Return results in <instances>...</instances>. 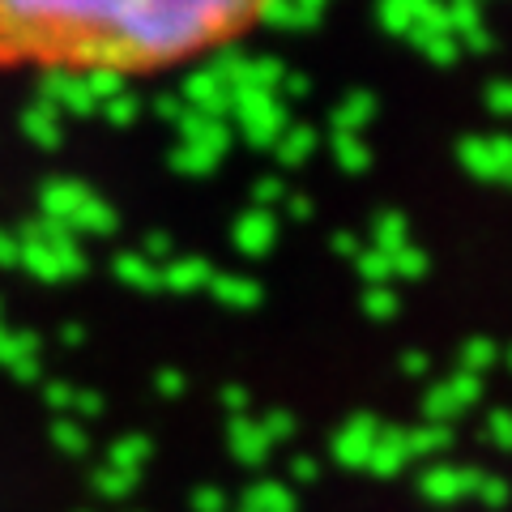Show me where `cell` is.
<instances>
[{"label": "cell", "mask_w": 512, "mask_h": 512, "mask_svg": "<svg viewBox=\"0 0 512 512\" xmlns=\"http://www.w3.org/2000/svg\"><path fill=\"white\" fill-rule=\"evenodd\" d=\"M265 0H0V73H163L235 47Z\"/></svg>", "instance_id": "6da1fadb"}, {"label": "cell", "mask_w": 512, "mask_h": 512, "mask_svg": "<svg viewBox=\"0 0 512 512\" xmlns=\"http://www.w3.org/2000/svg\"><path fill=\"white\" fill-rule=\"evenodd\" d=\"M231 116L244 128V137L256 150H274V141L291 128V107L274 90H235L231 94Z\"/></svg>", "instance_id": "7a4b0ae2"}, {"label": "cell", "mask_w": 512, "mask_h": 512, "mask_svg": "<svg viewBox=\"0 0 512 512\" xmlns=\"http://www.w3.org/2000/svg\"><path fill=\"white\" fill-rule=\"evenodd\" d=\"M457 163L470 180H483V184H504L508 171H512V146L504 133H487V137H461L457 146Z\"/></svg>", "instance_id": "3957f363"}, {"label": "cell", "mask_w": 512, "mask_h": 512, "mask_svg": "<svg viewBox=\"0 0 512 512\" xmlns=\"http://www.w3.org/2000/svg\"><path fill=\"white\" fill-rule=\"evenodd\" d=\"M35 103L52 107L56 116H64V111H69V116H94V111H99L82 73H39V99Z\"/></svg>", "instance_id": "277c9868"}, {"label": "cell", "mask_w": 512, "mask_h": 512, "mask_svg": "<svg viewBox=\"0 0 512 512\" xmlns=\"http://www.w3.org/2000/svg\"><path fill=\"white\" fill-rule=\"evenodd\" d=\"M180 103H184L188 111H201V116H210V120H227V116H231V90L218 82L210 64H205V69H192V73L184 77Z\"/></svg>", "instance_id": "5b68a950"}, {"label": "cell", "mask_w": 512, "mask_h": 512, "mask_svg": "<svg viewBox=\"0 0 512 512\" xmlns=\"http://www.w3.org/2000/svg\"><path fill=\"white\" fill-rule=\"evenodd\" d=\"M231 244L244 256H265L278 244V214L274 210H244L231 222Z\"/></svg>", "instance_id": "8992f818"}, {"label": "cell", "mask_w": 512, "mask_h": 512, "mask_svg": "<svg viewBox=\"0 0 512 512\" xmlns=\"http://www.w3.org/2000/svg\"><path fill=\"white\" fill-rule=\"evenodd\" d=\"M35 227V235L43 239L47 248H52V256L60 261V274L64 278H82L86 269H90V261H86V252H82V244H77V235L64 227V222H52V218H39V222H30Z\"/></svg>", "instance_id": "52a82bcc"}, {"label": "cell", "mask_w": 512, "mask_h": 512, "mask_svg": "<svg viewBox=\"0 0 512 512\" xmlns=\"http://www.w3.org/2000/svg\"><path fill=\"white\" fill-rule=\"evenodd\" d=\"M94 197L90 184L82 180H69V175H56V180H47L39 188V205H43V218H52V222H69L82 205Z\"/></svg>", "instance_id": "ba28073f"}, {"label": "cell", "mask_w": 512, "mask_h": 512, "mask_svg": "<svg viewBox=\"0 0 512 512\" xmlns=\"http://www.w3.org/2000/svg\"><path fill=\"white\" fill-rule=\"evenodd\" d=\"M18 269L39 282H60V261L52 256V248L43 244V239L35 235V227H22L18 231Z\"/></svg>", "instance_id": "9c48e42d"}, {"label": "cell", "mask_w": 512, "mask_h": 512, "mask_svg": "<svg viewBox=\"0 0 512 512\" xmlns=\"http://www.w3.org/2000/svg\"><path fill=\"white\" fill-rule=\"evenodd\" d=\"M175 128H180V141H188V146H210L218 154H227V146H231V124L210 120V116H201V111L184 107V116L175 120Z\"/></svg>", "instance_id": "30bf717a"}, {"label": "cell", "mask_w": 512, "mask_h": 512, "mask_svg": "<svg viewBox=\"0 0 512 512\" xmlns=\"http://www.w3.org/2000/svg\"><path fill=\"white\" fill-rule=\"evenodd\" d=\"M73 235H116L120 231V214H116V205L103 201V197H90L82 210H77L69 222H64Z\"/></svg>", "instance_id": "8fae6325"}, {"label": "cell", "mask_w": 512, "mask_h": 512, "mask_svg": "<svg viewBox=\"0 0 512 512\" xmlns=\"http://www.w3.org/2000/svg\"><path fill=\"white\" fill-rule=\"evenodd\" d=\"M406 244H414L410 239V218L402 210H380L372 218V239H367V248L393 256V252H402Z\"/></svg>", "instance_id": "7c38bea8"}, {"label": "cell", "mask_w": 512, "mask_h": 512, "mask_svg": "<svg viewBox=\"0 0 512 512\" xmlns=\"http://www.w3.org/2000/svg\"><path fill=\"white\" fill-rule=\"evenodd\" d=\"M214 274L218 269L205 256H171L163 265V286H171V291H197V286H210Z\"/></svg>", "instance_id": "4fadbf2b"}, {"label": "cell", "mask_w": 512, "mask_h": 512, "mask_svg": "<svg viewBox=\"0 0 512 512\" xmlns=\"http://www.w3.org/2000/svg\"><path fill=\"white\" fill-rule=\"evenodd\" d=\"M22 137L30 141V146H39V150H60V116L52 107H43V103H30L22 111Z\"/></svg>", "instance_id": "5bb4252c"}, {"label": "cell", "mask_w": 512, "mask_h": 512, "mask_svg": "<svg viewBox=\"0 0 512 512\" xmlns=\"http://www.w3.org/2000/svg\"><path fill=\"white\" fill-rule=\"evenodd\" d=\"M376 94L372 90H350L346 99L333 107V133H363V124L367 120H376Z\"/></svg>", "instance_id": "9a60e30c"}, {"label": "cell", "mask_w": 512, "mask_h": 512, "mask_svg": "<svg viewBox=\"0 0 512 512\" xmlns=\"http://www.w3.org/2000/svg\"><path fill=\"white\" fill-rule=\"evenodd\" d=\"M282 77H286V64H282L278 56H248V64H244V73H239L235 90H274V94H278ZM235 90H231V94H235Z\"/></svg>", "instance_id": "2e32d148"}, {"label": "cell", "mask_w": 512, "mask_h": 512, "mask_svg": "<svg viewBox=\"0 0 512 512\" xmlns=\"http://www.w3.org/2000/svg\"><path fill=\"white\" fill-rule=\"evenodd\" d=\"M316 128H308V124H291L286 133L274 141V154H278V163L282 167H303L312 158V150H316Z\"/></svg>", "instance_id": "e0dca14e"}, {"label": "cell", "mask_w": 512, "mask_h": 512, "mask_svg": "<svg viewBox=\"0 0 512 512\" xmlns=\"http://www.w3.org/2000/svg\"><path fill=\"white\" fill-rule=\"evenodd\" d=\"M210 286L227 308H256V303H261V282L248 274H214Z\"/></svg>", "instance_id": "ac0fdd59"}, {"label": "cell", "mask_w": 512, "mask_h": 512, "mask_svg": "<svg viewBox=\"0 0 512 512\" xmlns=\"http://www.w3.org/2000/svg\"><path fill=\"white\" fill-rule=\"evenodd\" d=\"M111 269H116V278L124 286H141V291H154V286H163V269H158L154 261H146L141 252H120Z\"/></svg>", "instance_id": "d6986e66"}, {"label": "cell", "mask_w": 512, "mask_h": 512, "mask_svg": "<svg viewBox=\"0 0 512 512\" xmlns=\"http://www.w3.org/2000/svg\"><path fill=\"white\" fill-rule=\"evenodd\" d=\"M329 150H333V158H338V167L350 171V175H363L367 167H372V146H367L359 133H333Z\"/></svg>", "instance_id": "ffe728a7"}, {"label": "cell", "mask_w": 512, "mask_h": 512, "mask_svg": "<svg viewBox=\"0 0 512 512\" xmlns=\"http://www.w3.org/2000/svg\"><path fill=\"white\" fill-rule=\"evenodd\" d=\"M218 163H222V154L210 146H188V141H180V146L171 150V171H180V175H214Z\"/></svg>", "instance_id": "44dd1931"}, {"label": "cell", "mask_w": 512, "mask_h": 512, "mask_svg": "<svg viewBox=\"0 0 512 512\" xmlns=\"http://www.w3.org/2000/svg\"><path fill=\"white\" fill-rule=\"evenodd\" d=\"M261 22H269L274 30H291V35L316 26V18H308L295 0H265V5H261Z\"/></svg>", "instance_id": "7402d4cb"}, {"label": "cell", "mask_w": 512, "mask_h": 512, "mask_svg": "<svg viewBox=\"0 0 512 512\" xmlns=\"http://www.w3.org/2000/svg\"><path fill=\"white\" fill-rule=\"evenodd\" d=\"M414 47L436 64V69H453V64L461 60V43L453 35H431V39H414Z\"/></svg>", "instance_id": "603a6c76"}, {"label": "cell", "mask_w": 512, "mask_h": 512, "mask_svg": "<svg viewBox=\"0 0 512 512\" xmlns=\"http://www.w3.org/2000/svg\"><path fill=\"white\" fill-rule=\"evenodd\" d=\"M380 26L389 30V35L406 39L410 26H414V5L410 0H380Z\"/></svg>", "instance_id": "cb8c5ba5"}, {"label": "cell", "mask_w": 512, "mask_h": 512, "mask_svg": "<svg viewBox=\"0 0 512 512\" xmlns=\"http://www.w3.org/2000/svg\"><path fill=\"white\" fill-rule=\"evenodd\" d=\"M389 261H393V278H423L431 269V256L419 244H406L402 252H393Z\"/></svg>", "instance_id": "d4e9b609"}, {"label": "cell", "mask_w": 512, "mask_h": 512, "mask_svg": "<svg viewBox=\"0 0 512 512\" xmlns=\"http://www.w3.org/2000/svg\"><path fill=\"white\" fill-rule=\"evenodd\" d=\"M355 269H359V274H363L367 282H372V286H384V282L393 278V261H389V256H384V252L367 248V244H363V252L355 256Z\"/></svg>", "instance_id": "484cf974"}, {"label": "cell", "mask_w": 512, "mask_h": 512, "mask_svg": "<svg viewBox=\"0 0 512 512\" xmlns=\"http://www.w3.org/2000/svg\"><path fill=\"white\" fill-rule=\"evenodd\" d=\"M86 77V86H90V94H94V103H111L116 94H124V86H128V77H120V73H111V69H94V73H82Z\"/></svg>", "instance_id": "4316f807"}, {"label": "cell", "mask_w": 512, "mask_h": 512, "mask_svg": "<svg viewBox=\"0 0 512 512\" xmlns=\"http://www.w3.org/2000/svg\"><path fill=\"white\" fill-rule=\"evenodd\" d=\"M99 111L107 116V124L128 128V124H137V116H141V99H137V94H128V90H124V94H116L111 103H103Z\"/></svg>", "instance_id": "83f0119b"}, {"label": "cell", "mask_w": 512, "mask_h": 512, "mask_svg": "<svg viewBox=\"0 0 512 512\" xmlns=\"http://www.w3.org/2000/svg\"><path fill=\"white\" fill-rule=\"evenodd\" d=\"M286 197H291V188H286L282 175H261L256 188H252V205H256V210H274V205L286 201Z\"/></svg>", "instance_id": "f1b7e54d"}, {"label": "cell", "mask_w": 512, "mask_h": 512, "mask_svg": "<svg viewBox=\"0 0 512 512\" xmlns=\"http://www.w3.org/2000/svg\"><path fill=\"white\" fill-rule=\"evenodd\" d=\"M171 248H175V239H171L167 231H150V235H146V244H141V256L163 269V265L171 261Z\"/></svg>", "instance_id": "f546056e"}, {"label": "cell", "mask_w": 512, "mask_h": 512, "mask_svg": "<svg viewBox=\"0 0 512 512\" xmlns=\"http://www.w3.org/2000/svg\"><path fill=\"white\" fill-rule=\"evenodd\" d=\"M363 308L372 312V316H393L397 312V299H393V291H384V286H372L367 299H363Z\"/></svg>", "instance_id": "4dcf8cb0"}, {"label": "cell", "mask_w": 512, "mask_h": 512, "mask_svg": "<svg viewBox=\"0 0 512 512\" xmlns=\"http://www.w3.org/2000/svg\"><path fill=\"white\" fill-rule=\"evenodd\" d=\"M487 107L495 111V116H508L512 111V86L508 82H491L487 86Z\"/></svg>", "instance_id": "1f68e13d"}, {"label": "cell", "mask_w": 512, "mask_h": 512, "mask_svg": "<svg viewBox=\"0 0 512 512\" xmlns=\"http://www.w3.org/2000/svg\"><path fill=\"white\" fill-rule=\"evenodd\" d=\"M0 269H18V231H0Z\"/></svg>", "instance_id": "d6a6232c"}, {"label": "cell", "mask_w": 512, "mask_h": 512, "mask_svg": "<svg viewBox=\"0 0 512 512\" xmlns=\"http://www.w3.org/2000/svg\"><path fill=\"white\" fill-rule=\"evenodd\" d=\"M278 90H286V99H308V94H312V82H308V77H299V73H286ZM286 99H282V103H286Z\"/></svg>", "instance_id": "836d02e7"}, {"label": "cell", "mask_w": 512, "mask_h": 512, "mask_svg": "<svg viewBox=\"0 0 512 512\" xmlns=\"http://www.w3.org/2000/svg\"><path fill=\"white\" fill-rule=\"evenodd\" d=\"M154 111H158L163 120H180V116H184L180 94H158V99H154Z\"/></svg>", "instance_id": "e575fe53"}, {"label": "cell", "mask_w": 512, "mask_h": 512, "mask_svg": "<svg viewBox=\"0 0 512 512\" xmlns=\"http://www.w3.org/2000/svg\"><path fill=\"white\" fill-rule=\"evenodd\" d=\"M333 252H338V256H350V261H355V256L363 252L359 235H355V231H338V235H333Z\"/></svg>", "instance_id": "d590c367"}, {"label": "cell", "mask_w": 512, "mask_h": 512, "mask_svg": "<svg viewBox=\"0 0 512 512\" xmlns=\"http://www.w3.org/2000/svg\"><path fill=\"white\" fill-rule=\"evenodd\" d=\"M286 214L303 222V218L316 214V205H312V197H303V192H291V197H286Z\"/></svg>", "instance_id": "8d00e7d4"}]
</instances>
